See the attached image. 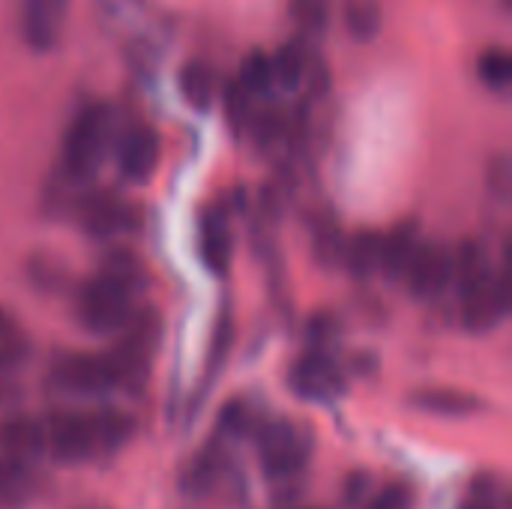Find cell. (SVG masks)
Instances as JSON below:
<instances>
[{"label":"cell","instance_id":"cell-27","mask_svg":"<svg viewBox=\"0 0 512 509\" xmlns=\"http://www.w3.org/2000/svg\"><path fill=\"white\" fill-rule=\"evenodd\" d=\"M465 509H492V507H465Z\"/></svg>","mask_w":512,"mask_h":509},{"label":"cell","instance_id":"cell-7","mask_svg":"<svg viewBox=\"0 0 512 509\" xmlns=\"http://www.w3.org/2000/svg\"><path fill=\"white\" fill-rule=\"evenodd\" d=\"M510 312V285L507 273L495 270L486 282L462 294V321L474 333H489L495 330Z\"/></svg>","mask_w":512,"mask_h":509},{"label":"cell","instance_id":"cell-17","mask_svg":"<svg viewBox=\"0 0 512 509\" xmlns=\"http://www.w3.org/2000/svg\"><path fill=\"white\" fill-rule=\"evenodd\" d=\"M180 93L183 99L198 108V111H207L219 93V75L210 63H201V60H192L180 69Z\"/></svg>","mask_w":512,"mask_h":509},{"label":"cell","instance_id":"cell-9","mask_svg":"<svg viewBox=\"0 0 512 509\" xmlns=\"http://www.w3.org/2000/svg\"><path fill=\"white\" fill-rule=\"evenodd\" d=\"M159 165V135L150 126H132L117 144V168L129 183H147Z\"/></svg>","mask_w":512,"mask_h":509},{"label":"cell","instance_id":"cell-26","mask_svg":"<svg viewBox=\"0 0 512 509\" xmlns=\"http://www.w3.org/2000/svg\"><path fill=\"white\" fill-rule=\"evenodd\" d=\"M78 509H108V507H96V504H93V507H78Z\"/></svg>","mask_w":512,"mask_h":509},{"label":"cell","instance_id":"cell-3","mask_svg":"<svg viewBox=\"0 0 512 509\" xmlns=\"http://www.w3.org/2000/svg\"><path fill=\"white\" fill-rule=\"evenodd\" d=\"M312 450L315 438L303 423L279 417L258 429V459L267 480L273 483H285L303 474V468L312 459Z\"/></svg>","mask_w":512,"mask_h":509},{"label":"cell","instance_id":"cell-21","mask_svg":"<svg viewBox=\"0 0 512 509\" xmlns=\"http://www.w3.org/2000/svg\"><path fill=\"white\" fill-rule=\"evenodd\" d=\"M477 75L489 90H507L512 81V54L501 45H492L477 60Z\"/></svg>","mask_w":512,"mask_h":509},{"label":"cell","instance_id":"cell-11","mask_svg":"<svg viewBox=\"0 0 512 509\" xmlns=\"http://www.w3.org/2000/svg\"><path fill=\"white\" fill-rule=\"evenodd\" d=\"M132 216H135L132 207L123 198L111 195V192H96V195L84 198L81 210H78V219H81L84 231L90 237H99V240H108L114 234L129 231L135 225Z\"/></svg>","mask_w":512,"mask_h":509},{"label":"cell","instance_id":"cell-20","mask_svg":"<svg viewBox=\"0 0 512 509\" xmlns=\"http://www.w3.org/2000/svg\"><path fill=\"white\" fill-rule=\"evenodd\" d=\"M345 24H348L354 39L369 42L378 36V30L384 24V9L378 0H348L345 3Z\"/></svg>","mask_w":512,"mask_h":509},{"label":"cell","instance_id":"cell-22","mask_svg":"<svg viewBox=\"0 0 512 509\" xmlns=\"http://www.w3.org/2000/svg\"><path fill=\"white\" fill-rule=\"evenodd\" d=\"M237 87L255 99V96H267L270 87H273V66H270V57L264 51H252L240 69V78H237Z\"/></svg>","mask_w":512,"mask_h":509},{"label":"cell","instance_id":"cell-2","mask_svg":"<svg viewBox=\"0 0 512 509\" xmlns=\"http://www.w3.org/2000/svg\"><path fill=\"white\" fill-rule=\"evenodd\" d=\"M42 450L63 465H84L114 456L132 435V420L114 408L105 411H60L39 423Z\"/></svg>","mask_w":512,"mask_h":509},{"label":"cell","instance_id":"cell-25","mask_svg":"<svg viewBox=\"0 0 512 509\" xmlns=\"http://www.w3.org/2000/svg\"><path fill=\"white\" fill-rule=\"evenodd\" d=\"M366 509H414V489L405 483H390L366 504Z\"/></svg>","mask_w":512,"mask_h":509},{"label":"cell","instance_id":"cell-1","mask_svg":"<svg viewBox=\"0 0 512 509\" xmlns=\"http://www.w3.org/2000/svg\"><path fill=\"white\" fill-rule=\"evenodd\" d=\"M147 276L141 261L132 252L114 249L105 255L96 276H90L75 294V318L87 333L111 336L123 333L135 312V297L144 288Z\"/></svg>","mask_w":512,"mask_h":509},{"label":"cell","instance_id":"cell-13","mask_svg":"<svg viewBox=\"0 0 512 509\" xmlns=\"http://www.w3.org/2000/svg\"><path fill=\"white\" fill-rule=\"evenodd\" d=\"M30 360V336L15 312L0 309V384H12Z\"/></svg>","mask_w":512,"mask_h":509},{"label":"cell","instance_id":"cell-12","mask_svg":"<svg viewBox=\"0 0 512 509\" xmlns=\"http://www.w3.org/2000/svg\"><path fill=\"white\" fill-rule=\"evenodd\" d=\"M198 255L204 267L216 276H225L231 267L234 255V237H231V222L222 207H207L201 213L198 225Z\"/></svg>","mask_w":512,"mask_h":509},{"label":"cell","instance_id":"cell-6","mask_svg":"<svg viewBox=\"0 0 512 509\" xmlns=\"http://www.w3.org/2000/svg\"><path fill=\"white\" fill-rule=\"evenodd\" d=\"M288 387L294 396L306 402H333L336 396L345 393V372L327 351L318 348L312 354H303L291 366Z\"/></svg>","mask_w":512,"mask_h":509},{"label":"cell","instance_id":"cell-4","mask_svg":"<svg viewBox=\"0 0 512 509\" xmlns=\"http://www.w3.org/2000/svg\"><path fill=\"white\" fill-rule=\"evenodd\" d=\"M108 132H111V120L102 105H87L78 111V117L72 120L63 138V156H60V168L69 180L84 183L99 171L108 147Z\"/></svg>","mask_w":512,"mask_h":509},{"label":"cell","instance_id":"cell-19","mask_svg":"<svg viewBox=\"0 0 512 509\" xmlns=\"http://www.w3.org/2000/svg\"><path fill=\"white\" fill-rule=\"evenodd\" d=\"M270 66H273V84L285 87V90H297L306 75H309V54L300 42H285L273 57H270Z\"/></svg>","mask_w":512,"mask_h":509},{"label":"cell","instance_id":"cell-16","mask_svg":"<svg viewBox=\"0 0 512 509\" xmlns=\"http://www.w3.org/2000/svg\"><path fill=\"white\" fill-rule=\"evenodd\" d=\"M420 411L426 414H438V417H471L477 411H483V402L471 393L462 390H450V387H435V390H423L411 399Z\"/></svg>","mask_w":512,"mask_h":509},{"label":"cell","instance_id":"cell-23","mask_svg":"<svg viewBox=\"0 0 512 509\" xmlns=\"http://www.w3.org/2000/svg\"><path fill=\"white\" fill-rule=\"evenodd\" d=\"M252 429V414H249V405L243 399H234L222 408L219 414V423H216V441H237V438H246Z\"/></svg>","mask_w":512,"mask_h":509},{"label":"cell","instance_id":"cell-15","mask_svg":"<svg viewBox=\"0 0 512 509\" xmlns=\"http://www.w3.org/2000/svg\"><path fill=\"white\" fill-rule=\"evenodd\" d=\"M420 246V234H417V225L414 222H402L399 228H393L390 237L381 240V270L390 276V279H402L414 252Z\"/></svg>","mask_w":512,"mask_h":509},{"label":"cell","instance_id":"cell-18","mask_svg":"<svg viewBox=\"0 0 512 509\" xmlns=\"http://www.w3.org/2000/svg\"><path fill=\"white\" fill-rule=\"evenodd\" d=\"M381 240L384 237L375 231H357L351 240H345L342 261L357 279H366L375 270H381Z\"/></svg>","mask_w":512,"mask_h":509},{"label":"cell","instance_id":"cell-14","mask_svg":"<svg viewBox=\"0 0 512 509\" xmlns=\"http://www.w3.org/2000/svg\"><path fill=\"white\" fill-rule=\"evenodd\" d=\"M36 480L27 459L0 456V509H24L33 501Z\"/></svg>","mask_w":512,"mask_h":509},{"label":"cell","instance_id":"cell-10","mask_svg":"<svg viewBox=\"0 0 512 509\" xmlns=\"http://www.w3.org/2000/svg\"><path fill=\"white\" fill-rule=\"evenodd\" d=\"M69 0H21V36L33 51H51L60 39Z\"/></svg>","mask_w":512,"mask_h":509},{"label":"cell","instance_id":"cell-24","mask_svg":"<svg viewBox=\"0 0 512 509\" xmlns=\"http://www.w3.org/2000/svg\"><path fill=\"white\" fill-rule=\"evenodd\" d=\"M288 12L306 36L327 30V0H291Z\"/></svg>","mask_w":512,"mask_h":509},{"label":"cell","instance_id":"cell-8","mask_svg":"<svg viewBox=\"0 0 512 509\" xmlns=\"http://www.w3.org/2000/svg\"><path fill=\"white\" fill-rule=\"evenodd\" d=\"M402 279L420 300L441 297L453 285V252L441 243H420Z\"/></svg>","mask_w":512,"mask_h":509},{"label":"cell","instance_id":"cell-28","mask_svg":"<svg viewBox=\"0 0 512 509\" xmlns=\"http://www.w3.org/2000/svg\"><path fill=\"white\" fill-rule=\"evenodd\" d=\"M504 6H507V9H510V0H504Z\"/></svg>","mask_w":512,"mask_h":509},{"label":"cell","instance_id":"cell-5","mask_svg":"<svg viewBox=\"0 0 512 509\" xmlns=\"http://www.w3.org/2000/svg\"><path fill=\"white\" fill-rule=\"evenodd\" d=\"M54 390L78 399H102L114 390H126L123 372L111 351L105 354H63L51 366Z\"/></svg>","mask_w":512,"mask_h":509}]
</instances>
